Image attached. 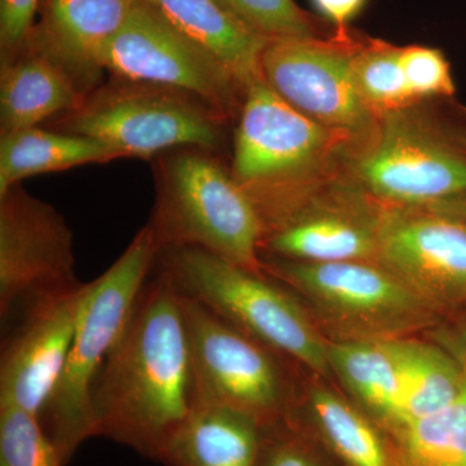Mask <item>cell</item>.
<instances>
[{"mask_svg":"<svg viewBox=\"0 0 466 466\" xmlns=\"http://www.w3.org/2000/svg\"><path fill=\"white\" fill-rule=\"evenodd\" d=\"M193 407L182 299L158 267L144 284L130 321L95 382L94 434L158 461L165 443Z\"/></svg>","mask_w":466,"mask_h":466,"instance_id":"1","label":"cell"},{"mask_svg":"<svg viewBox=\"0 0 466 466\" xmlns=\"http://www.w3.org/2000/svg\"><path fill=\"white\" fill-rule=\"evenodd\" d=\"M346 173L392 208H425L466 196V106L455 97L419 100L377 116L350 147Z\"/></svg>","mask_w":466,"mask_h":466,"instance_id":"2","label":"cell"},{"mask_svg":"<svg viewBox=\"0 0 466 466\" xmlns=\"http://www.w3.org/2000/svg\"><path fill=\"white\" fill-rule=\"evenodd\" d=\"M350 147L341 135L293 108L263 76L247 88L231 173L256 208L263 236L306 192L342 170Z\"/></svg>","mask_w":466,"mask_h":466,"instance_id":"3","label":"cell"},{"mask_svg":"<svg viewBox=\"0 0 466 466\" xmlns=\"http://www.w3.org/2000/svg\"><path fill=\"white\" fill-rule=\"evenodd\" d=\"M157 266L184 296L306 372L334 382L327 339L283 284L196 248L159 250Z\"/></svg>","mask_w":466,"mask_h":466,"instance_id":"4","label":"cell"},{"mask_svg":"<svg viewBox=\"0 0 466 466\" xmlns=\"http://www.w3.org/2000/svg\"><path fill=\"white\" fill-rule=\"evenodd\" d=\"M263 271L299 299L328 342L424 336L443 319L376 262L308 263L262 257Z\"/></svg>","mask_w":466,"mask_h":466,"instance_id":"5","label":"cell"},{"mask_svg":"<svg viewBox=\"0 0 466 466\" xmlns=\"http://www.w3.org/2000/svg\"><path fill=\"white\" fill-rule=\"evenodd\" d=\"M149 226L159 250L196 248L263 274L256 208L216 152L177 148L159 158Z\"/></svg>","mask_w":466,"mask_h":466,"instance_id":"6","label":"cell"},{"mask_svg":"<svg viewBox=\"0 0 466 466\" xmlns=\"http://www.w3.org/2000/svg\"><path fill=\"white\" fill-rule=\"evenodd\" d=\"M158 253L152 227H144L121 257L94 280L66 368L46 410L50 416V437L63 466L86 440L95 437V382L130 321Z\"/></svg>","mask_w":466,"mask_h":466,"instance_id":"7","label":"cell"},{"mask_svg":"<svg viewBox=\"0 0 466 466\" xmlns=\"http://www.w3.org/2000/svg\"><path fill=\"white\" fill-rule=\"evenodd\" d=\"M227 119L189 92L112 76L48 128L100 140L124 157L150 159L189 147L217 152Z\"/></svg>","mask_w":466,"mask_h":466,"instance_id":"8","label":"cell"},{"mask_svg":"<svg viewBox=\"0 0 466 466\" xmlns=\"http://www.w3.org/2000/svg\"><path fill=\"white\" fill-rule=\"evenodd\" d=\"M180 299L191 348L195 406L229 408L263 426L284 419L299 381L291 370L300 367L198 300L182 293Z\"/></svg>","mask_w":466,"mask_h":466,"instance_id":"9","label":"cell"},{"mask_svg":"<svg viewBox=\"0 0 466 466\" xmlns=\"http://www.w3.org/2000/svg\"><path fill=\"white\" fill-rule=\"evenodd\" d=\"M388 207L359 186L345 167L302 196L267 232L260 257L297 262H376Z\"/></svg>","mask_w":466,"mask_h":466,"instance_id":"10","label":"cell"},{"mask_svg":"<svg viewBox=\"0 0 466 466\" xmlns=\"http://www.w3.org/2000/svg\"><path fill=\"white\" fill-rule=\"evenodd\" d=\"M357 41L346 32L332 39H269L260 61L263 78L279 96L351 147L366 139L377 121L352 76Z\"/></svg>","mask_w":466,"mask_h":466,"instance_id":"11","label":"cell"},{"mask_svg":"<svg viewBox=\"0 0 466 466\" xmlns=\"http://www.w3.org/2000/svg\"><path fill=\"white\" fill-rule=\"evenodd\" d=\"M100 63L115 78L196 95L226 118L240 113L245 92L225 67L142 0L134 3Z\"/></svg>","mask_w":466,"mask_h":466,"instance_id":"12","label":"cell"},{"mask_svg":"<svg viewBox=\"0 0 466 466\" xmlns=\"http://www.w3.org/2000/svg\"><path fill=\"white\" fill-rule=\"evenodd\" d=\"M92 287L94 281L76 280L46 291L11 318L16 323L0 355V406L20 408L36 417L46 412Z\"/></svg>","mask_w":466,"mask_h":466,"instance_id":"13","label":"cell"},{"mask_svg":"<svg viewBox=\"0 0 466 466\" xmlns=\"http://www.w3.org/2000/svg\"><path fill=\"white\" fill-rule=\"evenodd\" d=\"M75 281L73 235L64 217L21 183L0 193L2 323L27 300Z\"/></svg>","mask_w":466,"mask_h":466,"instance_id":"14","label":"cell"},{"mask_svg":"<svg viewBox=\"0 0 466 466\" xmlns=\"http://www.w3.org/2000/svg\"><path fill=\"white\" fill-rule=\"evenodd\" d=\"M379 263L441 319L466 309V225L422 208L388 207Z\"/></svg>","mask_w":466,"mask_h":466,"instance_id":"15","label":"cell"},{"mask_svg":"<svg viewBox=\"0 0 466 466\" xmlns=\"http://www.w3.org/2000/svg\"><path fill=\"white\" fill-rule=\"evenodd\" d=\"M137 0H41L25 47L60 67L87 96L103 84L100 58Z\"/></svg>","mask_w":466,"mask_h":466,"instance_id":"16","label":"cell"},{"mask_svg":"<svg viewBox=\"0 0 466 466\" xmlns=\"http://www.w3.org/2000/svg\"><path fill=\"white\" fill-rule=\"evenodd\" d=\"M333 383L305 370L287 416L317 435L343 466H400L388 433Z\"/></svg>","mask_w":466,"mask_h":466,"instance_id":"17","label":"cell"},{"mask_svg":"<svg viewBox=\"0 0 466 466\" xmlns=\"http://www.w3.org/2000/svg\"><path fill=\"white\" fill-rule=\"evenodd\" d=\"M184 36L207 51L247 91L262 76L266 36L248 26L219 0H142Z\"/></svg>","mask_w":466,"mask_h":466,"instance_id":"18","label":"cell"},{"mask_svg":"<svg viewBox=\"0 0 466 466\" xmlns=\"http://www.w3.org/2000/svg\"><path fill=\"white\" fill-rule=\"evenodd\" d=\"M265 426L226 407L196 404L159 453L165 466H259Z\"/></svg>","mask_w":466,"mask_h":466,"instance_id":"19","label":"cell"},{"mask_svg":"<svg viewBox=\"0 0 466 466\" xmlns=\"http://www.w3.org/2000/svg\"><path fill=\"white\" fill-rule=\"evenodd\" d=\"M334 383H339L386 433L403 422V368L397 339L379 342H328Z\"/></svg>","mask_w":466,"mask_h":466,"instance_id":"20","label":"cell"},{"mask_svg":"<svg viewBox=\"0 0 466 466\" xmlns=\"http://www.w3.org/2000/svg\"><path fill=\"white\" fill-rule=\"evenodd\" d=\"M0 61V137L39 127L85 99L60 67L35 52L24 48Z\"/></svg>","mask_w":466,"mask_h":466,"instance_id":"21","label":"cell"},{"mask_svg":"<svg viewBox=\"0 0 466 466\" xmlns=\"http://www.w3.org/2000/svg\"><path fill=\"white\" fill-rule=\"evenodd\" d=\"M124 158L108 144L82 135L33 127L0 137V193L46 173Z\"/></svg>","mask_w":466,"mask_h":466,"instance_id":"22","label":"cell"},{"mask_svg":"<svg viewBox=\"0 0 466 466\" xmlns=\"http://www.w3.org/2000/svg\"><path fill=\"white\" fill-rule=\"evenodd\" d=\"M397 348L404 380L400 426L443 410L461 394L464 368L438 343L424 336L406 337L397 339Z\"/></svg>","mask_w":466,"mask_h":466,"instance_id":"23","label":"cell"},{"mask_svg":"<svg viewBox=\"0 0 466 466\" xmlns=\"http://www.w3.org/2000/svg\"><path fill=\"white\" fill-rule=\"evenodd\" d=\"M388 435L400 466H466V383L443 410Z\"/></svg>","mask_w":466,"mask_h":466,"instance_id":"24","label":"cell"},{"mask_svg":"<svg viewBox=\"0 0 466 466\" xmlns=\"http://www.w3.org/2000/svg\"><path fill=\"white\" fill-rule=\"evenodd\" d=\"M401 47L381 39H358L351 70L359 94L377 116L416 103L400 63Z\"/></svg>","mask_w":466,"mask_h":466,"instance_id":"25","label":"cell"},{"mask_svg":"<svg viewBox=\"0 0 466 466\" xmlns=\"http://www.w3.org/2000/svg\"><path fill=\"white\" fill-rule=\"evenodd\" d=\"M0 466H63L39 417L20 408L0 406Z\"/></svg>","mask_w":466,"mask_h":466,"instance_id":"26","label":"cell"},{"mask_svg":"<svg viewBox=\"0 0 466 466\" xmlns=\"http://www.w3.org/2000/svg\"><path fill=\"white\" fill-rule=\"evenodd\" d=\"M259 466H343L305 425L285 416L265 426Z\"/></svg>","mask_w":466,"mask_h":466,"instance_id":"27","label":"cell"},{"mask_svg":"<svg viewBox=\"0 0 466 466\" xmlns=\"http://www.w3.org/2000/svg\"><path fill=\"white\" fill-rule=\"evenodd\" d=\"M267 39L319 38L317 26L294 0H219Z\"/></svg>","mask_w":466,"mask_h":466,"instance_id":"28","label":"cell"},{"mask_svg":"<svg viewBox=\"0 0 466 466\" xmlns=\"http://www.w3.org/2000/svg\"><path fill=\"white\" fill-rule=\"evenodd\" d=\"M401 67L413 100L455 97L456 85L446 55L434 47H401Z\"/></svg>","mask_w":466,"mask_h":466,"instance_id":"29","label":"cell"},{"mask_svg":"<svg viewBox=\"0 0 466 466\" xmlns=\"http://www.w3.org/2000/svg\"><path fill=\"white\" fill-rule=\"evenodd\" d=\"M41 0H0V60L16 56L25 47Z\"/></svg>","mask_w":466,"mask_h":466,"instance_id":"30","label":"cell"},{"mask_svg":"<svg viewBox=\"0 0 466 466\" xmlns=\"http://www.w3.org/2000/svg\"><path fill=\"white\" fill-rule=\"evenodd\" d=\"M424 337L449 351L466 370V309L444 318Z\"/></svg>","mask_w":466,"mask_h":466,"instance_id":"31","label":"cell"},{"mask_svg":"<svg viewBox=\"0 0 466 466\" xmlns=\"http://www.w3.org/2000/svg\"><path fill=\"white\" fill-rule=\"evenodd\" d=\"M368 0H311L319 14L337 27V33L346 32V26L366 7Z\"/></svg>","mask_w":466,"mask_h":466,"instance_id":"32","label":"cell"},{"mask_svg":"<svg viewBox=\"0 0 466 466\" xmlns=\"http://www.w3.org/2000/svg\"><path fill=\"white\" fill-rule=\"evenodd\" d=\"M422 208L451 218V219L458 220V222L466 225V196L464 198H452V200L437 202V204Z\"/></svg>","mask_w":466,"mask_h":466,"instance_id":"33","label":"cell"}]
</instances>
